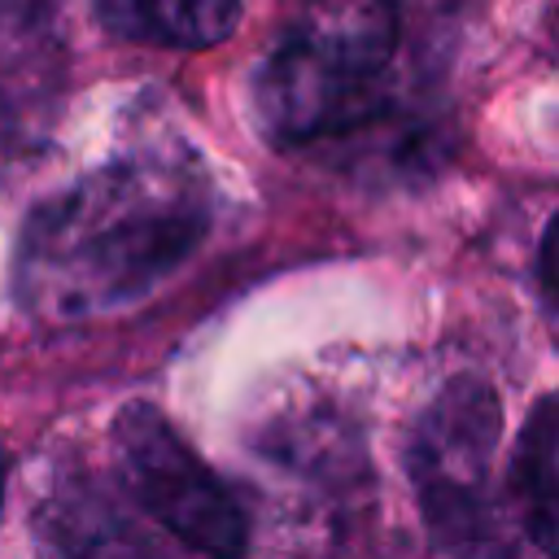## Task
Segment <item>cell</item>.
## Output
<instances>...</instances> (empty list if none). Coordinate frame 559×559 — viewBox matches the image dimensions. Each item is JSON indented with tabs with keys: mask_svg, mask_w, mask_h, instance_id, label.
I'll use <instances>...</instances> for the list:
<instances>
[{
	"mask_svg": "<svg viewBox=\"0 0 559 559\" xmlns=\"http://www.w3.org/2000/svg\"><path fill=\"white\" fill-rule=\"evenodd\" d=\"M210 218V183L192 162H109L31 210L17 236V297L48 323L127 310L197 253Z\"/></svg>",
	"mask_w": 559,
	"mask_h": 559,
	"instance_id": "6da1fadb",
	"label": "cell"
},
{
	"mask_svg": "<svg viewBox=\"0 0 559 559\" xmlns=\"http://www.w3.org/2000/svg\"><path fill=\"white\" fill-rule=\"evenodd\" d=\"M393 52V0H301L258 66V122L297 144L371 122L384 109Z\"/></svg>",
	"mask_w": 559,
	"mask_h": 559,
	"instance_id": "7a4b0ae2",
	"label": "cell"
},
{
	"mask_svg": "<svg viewBox=\"0 0 559 559\" xmlns=\"http://www.w3.org/2000/svg\"><path fill=\"white\" fill-rule=\"evenodd\" d=\"M502 411L485 380H450L419 415L406 467L428 537L445 559H515L511 524L493 489Z\"/></svg>",
	"mask_w": 559,
	"mask_h": 559,
	"instance_id": "3957f363",
	"label": "cell"
},
{
	"mask_svg": "<svg viewBox=\"0 0 559 559\" xmlns=\"http://www.w3.org/2000/svg\"><path fill=\"white\" fill-rule=\"evenodd\" d=\"M114 454L127 493L188 550L205 559L249 555V511L218 472L170 428V419L131 402L114 419Z\"/></svg>",
	"mask_w": 559,
	"mask_h": 559,
	"instance_id": "277c9868",
	"label": "cell"
},
{
	"mask_svg": "<svg viewBox=\"0 0 559 559\" xmlns=\"http://www.w3.org/2000/svg\"><path fill=\"white\" fill-rule=\"evenodd\" d=\"M57 31L48 0H0V153H22L52 118Z\"/></svg>",
	"mask_w": 559,
	"mask_h": 559,
	"instance_id": "5b68a950",
	"label": "cell"
},
{
	"mask_svg": "<svg viewBox=\"0 0 559 559\" xmlns=\"http://www.w3.org/2000/svg\"><path fill=\"white\" fill-rule=\"evenodd\" d=\"M507 489L524 533L559 559V393H546L528 411L511 445Z\"/></svg>",
	"mask_w": 559,
	"mask_h": 559,
	"instance_id": "8992f818",
	"label": "cell"
},
{
	"mask_svg": "<svg viewBox=\"0 0 559 559\" xmlns=\"http://www.w3.org/2000/svg\"><path fill=\"white\" fill-rule=\"evenodd\" d=\"M105 31L157 48H214L240 26V0H92Z\"/></svg>",
	"mask_w": 559,
	"mask_h": 559,
	"instance_id": "52a82bcc",
	"label": "cell"
},
{
	"mask_svg": "<svg viewBox=\"0 0 559 559\" xmlns=\"http://www.w3.org/2000/svg\"><path fill=\"white\" fill-rule=\"evenodd\" d=\"M537 271H542V288H546V297L559 306V214L550 218V227H546V236H542Z\"/></svg>",
	"mask_w": 559,
	"mask_h": 559,
	"instance_id": "ba28073f",
	"label": "cell"
},
{
	"mask_svg": "<svg viewBox=\"0 0 559 559\" xmlns=\"http://www.w3.org/2000/svg\"><path fill=\"white\" fill-rule=\"evenodd\" d=\"M550 48H555V61H559V17H555V35H550Z\"/></svg>",
	"mask_w": 559,
	"mask_h": 559,
	"instance_id": "9c48e42d",
	"label": "cell"
},
{
	"mask_svg": "<svg viewBox=\"0 0 559 559\" xmlns=\"http://www.w3.org/2000/svg\"><path fill=\"white\" fill-rule=\"evenodd\" d=\"M0 493H4V454H0Z\"/></svg>",
	"mask_w": 559,
	"mask_h": 559,
	"instance_id": "30bf717a",
	"label": "cell"
}]
</instances>
